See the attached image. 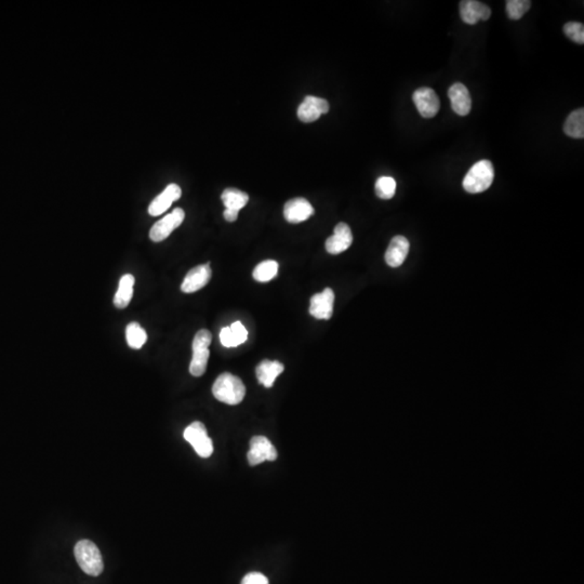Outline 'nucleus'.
I'll list each match as a JSON object with an SVG mask.
<instances>
[{
    "mask_svg": "<svg viewBox=\"0 0 584 584\" xmlns=\"http://www.w3.org/2000/svg\"><path fill=\"white\" fill-rule=\"evenodd\" d=\"M212 393L218 401L234 406L242 403L246 395V387L238 377L224 373L216 378Z\"/></svg>",
    "mask_w": 584,
    "mask_h": 584,
    "instance_id": "f257e3e1",
    "label": "nucleus"
},
{
    "mask_svg": "<svg viewBox=\"0 0 584 584\" xmlns=\"http://www.w3.org/2000/svg\"><path fill=\"white\" fill-rule=\"evenodd\" d=\"M494 179V165L490 160H482L473 165L464 179V190L471 194L485 192L492 186Z\"/></svg>",
    "mask_w": 584,
    "mask_h": 584,
    "instance_id": "f03ea898",
    "label": "nucleus"
},
{
    "mask_svg": "<svg viewBox=\"0 0 584 584\" xmlns=\"http://www.w3.org/2000/svg\"><path fill=\"white\" fill-rule=\"evenodd\" d=\"M74 553L77 563L83 573L92 577H97L102 573L104 569L102 555L100 550L97 549V546L93 542L81 540L75 545Z\"/></svg>",
    "mask_w": 584,
    "mask_h": 584,
    "instance_id": "7ed1b4c3",
    "label": "nucleus"
},
{
    "mask_svg": "<svg viewBox=\"0 0 584 584\" xmlns=\"http://www.w3.org/2000/svg\"><path fill=\"white\" fill-rule=\"evenodd\" d=\"M212 335L209 331L202 329L195 335L193 340V357L190 365V375L202 377L206 373L209 359V345H211Z\"/></svg>",
    "mask_w": 584,
    "mask_h": 584,
    "instance_id": "20e7f679",
    "label": "nucleus"
},
{
    "mask_svg": "<svg viewBox=\"0 0 584 584\" xmlns=\"http://www.w3.org/2000/svg\"><path fill=\"white\" fill-rule=\"evenodd\" d=\"M184 438L192 445L198 456L209 458L214 452L211 438L208 436L206 426L202 422H193L184 431Z\"/></svg>",
    "mask_w": 584,
    "mask_h": 584,
    "instance_id": "39448f33",
    "label": "nucleus"
},
{
    "mask_svg": "<svg viewBox=\"0 0 584 584\" xmlns=\"http://www.w3.org/2000/svg\"><path fill=\"white\" fill-rule=\"evenodd\" d=\"M186 218V212L181 208H176L172 214H167L160 221L153 225L150 230V238L154 242H160L166 239L176 228L182 224Z\"/></svg>",
    "mask_w": 584,
    "mask_h": 584,
    "instance_id": "423d86ee",
    "label": "nucleus"
},
{
    "mask_svg": "<svg viewBox=\"0 0 584 584\" xmlns=\"http://www.w3.org/2000/svg\"><path fill=\"white\" fill-rule=\"evenodd\" d=\"M412 100L418 112L424 118H433L440 112V97L433 89L428 87L419 88L413 92Z\"/></svg>",
    "mask_w": 584,
    "mask_h": 584,
    "instance_id": "0eeeda50",
    "label": "nucleus"
},
{
    "mask_svg": "<svg viewBox=\"0 0 584 584\" xmlns=\"http://www.w3.org/2000/svg\"><path fill=\"white\" fill-rule=\"evenodd\" d=\"M247 457L250 466H258L265 461H275L277 459V450L266 437L254 436L250 440V450Z\"/></svg>",
    "mask_w": 584,
    "mask_h": 584,
    "instance_id": "6e6552de",
    "label": "nucleus"
},
{
    "mask_svg": "<svg viewBox=\"0 0 584 584\" xmlns=\"http://www.w3.org/2000/svg\"><path fill=\"white\" fill-rule=\"evenodd\" d=\"M329 112V103L321 97L307 95L298 109V118L303 123H313Z\"/></svg>",
    "mask_w": 584,
    "mask_h": 584,
    "instance_id": "1a4fd4ad",
    "label": "nucleus"
},
{
    "mask_svg": "<svg viewBox=\"0 0 584 584\" xmlns=\"http://www.w3.org/2000/svg\"><path fill=\"white\" fill-rule=\"evenodd\" d=\"M335 303V293L331 288H326L321 293H316L312 297L310 305V314L316 319H331Z\"/></svg>",
    "mask_w": 584,
    "mask_h": 584,
    "instance_id": "9d476101",
    "label": "nucleus"
},
{
    "mask_svg": "<svg viewBox=\"0 0 584 584\" xmlns=\"http://www.w3.org/2000/svg\"><path fill=\"white\" fill-rule=\"evenodd\" d=\"M211 275L212 272L209 263L197 265L186 274L183 283L181 285V290L184 293L198 291L209 283Z\"/></svg>",
    "mask_w": 584,
    "mask_h": 584,
    "instance_id": "9b49d317",
    "label": "nucleus"
},
{
    "mask_svg": "<svg viewBox=\"0 0 584 584\" xmlns=\"http://www.w3.org/2000/svg\"><path fill=\"white\" fill-rule=\"evenodd\" d=\"M314 214V208L309 200L298 197L288 200L284 208V216L289 223H301Z\"/></svg>",
    "mask_w": 584,
    "mask_h": 584,
    "instance_id": "f8f14e48",
    "label": "nucleus"
},
{
    "mask_svg": "<svg viewBox=\"0 0 584 584\" xmlns=\"http://www.w3.org/2000/svg\"><path fill=\"white\" fill-rule=\"evenodd\" d=\"M352 242H353V235H352L351 228L347 223L341 222L335 226L333 235L326 240V250L328 253L331 254L342 253L351 247Z\"/></svg>",
    "mask_w": 584,
    "mask_h": 584,
    "instance_id": "ddd939ff",
    "label": "nucleus"
},
{
    "mask_svg": "<svg viewBox=\"0 0 584 584\" xmlns=\"http://www.w3.org/2000/svg\"><path fill=\"white\" fill-rule=\"evenodd\" d=\"M492 9L476 0H462L460 3V17L464 23L474 25L480 20H489Z\"/></svg>",
    "mask_w": 584,
    "mask_h": 584,
    "instance_id": "4468645a",
    "label": "nucleus"
},
{
    "mask_svg": "<svg viewBox=\"0 0 584 584\" xmlns=\"http://www.w3.org/2000/svg\"><path fill=\"white\" fill-rule=\"evenodd\" d=\"M448 97L452 109L459 116H466L472 109V99L470 92L464 83H456L448 90Z\"/></svg>",
    "mask_w": 584,
    "mask_h": 584,
    "instance_id": "2eb2a0df",
    "label": "nucleus"
},
{
    "mask_svg": "<svg viewBox=\"0 0 584 584\" xmlns=\"http://www.w3.org/2000/svg\"><path fill=\"white\" fill-rule=\"evenodd\" d=\"M182 190L178 184H169L164 192L160 193L148 207V214L152 216H160L170 208L172 202L180 200Z\"/></svg>",
    "mask_w": 584,
    "mask_h": 584,
    "instance_id": "dca6fc26",
    "label": "nucleus"
},
{
    "mask_svg": "<svg viewBox=\"0 0 584 584\" xmlns=\"http://www.w3.org/2000/svg\"><path fill=\"white\" fill-rule=\"evenodd\" d=\"M409 248H410V244L404 236L398 235L393 237L385 252V262L387 265L391 267H398L404 263L408 256Z\"/></svg>",
    "mask_w": 584,
    "mask_h": 584,
    "instance_id": "f3484780",
    "label": "nucleus"
},
{
    "mask_svg": "<svg viewBox=\"0 0 584 584\" xmlns=\"http://www.w3.org/2000/svg\"><path fill=\"white\" fill-rule=\"evenodd\" d=\"M284 369H285V367L279 361L264 359L259 363L256 373H257L258 380L261 384H263L265 387H272L276 378L283 373Z\"/></svg>",
    "mask_w": 584,
    "mask_h": 584,
    "instance_id": "a211bd4d",
    "label": "nucleus"
},
{
    "mask_svg": "<svg viewBox=\"0 0 584 584\" xmlns=\"http://www.w3.org/2000/svg\"><path fill=\"white\" fill-rule=\"evenodd\" d=\"M133 286H134V277L131 274H126L121 277L118 290L114 297V305L117 309H126L128 307L132 299Z\"/></svg>",
    "mask_w": 584,
    "mask_h": 584,
    "instance_id": "6ab92c4d",
    "label": "nucleus"
},
{
    "mask_svg": "<svg viewBox=\"0 0 584 584\" xmlns=\"http://www.w3.org/2000/svg\"><path fill=\"white\" fill-rule=\"evenodd\" d=\"M564 131L570 138H584V109H578L573 111L566 119Z\"/></svg>",
    "mask_w": 584,
    "mask_h": 584,
    "instance_id": "aec40b11",
    "label": "nucleus"
},
{
    "mask_svg": "<svg viewBox=\"0 0 584 584\" xmlns=\"http://www.w3.org/2000/svg\"><path fill=\"white\" fill-rule=\"evenodd\" d=\"M222 202L226 209L236 210L239 211L249 202V196L247 193L237 190V188H226L221 196Z\"/></svg>",
    "mask_w": 584,
    "mask_h": 584,
    "instance_id": "412c9836",
    "label": "nucleus"
},
{
    "mask_svg": "<svg viewBox=\"0 0 584 584\" xmlns=\"http://www.w3.org/2000/svg\"><path fill=\"white\" fill-rule=\"evenodd\" d=\"M278 272V263L274 260H266V261L261 262L256 266L253 270L254 281H260V283H267L272 281L273 278L276 277Z\"/></svg>",
    "mask_w": 584,
    "mask_h": 584,
    "instance_id": "4be33fe9",
    "label": "nucleus"
},
{
    "mask_svg": "<svg viewBox=\"0 0 584 584\" xmlns=\"http://www.w3.org/2000/svg\"><path fill=\"white\" fill-rule=\"evenodd\" d=\"M127 342L131 349H139L145 345L148 340L146 331L141 327L140 324L130 323L126 329Z\"/></svg>",
    "mask_w": 584,
    "mask_h": 584,
    "instance_id": "5701e85b",
    "label": "nucleus"
},
{
    "mask_svg": "<svg viewBox=\"0 0 584 584\" xmlns=\"http://www.w3.org/2000/svg\"><path fill=\"white\" fill-rule=\"evenodd\" d=\"M375 190L381 200H391L396 193V181L392 176H381L375 182Z\"/></svg>",
    "mask_w": 584,
    "mask_h": 584,
    "instance_id": "b1692460",
    "label": "nucleus"
},
{
    "mask_svg": "<svg viewBox=\"0 0 584 584\" xmlns=\"http://www.w3.org/2000/svg\"><path fill=\"white\" fill-rule=\"evenodd\" d=\"M531 7L529 0H508L506 1V13L510 20L522 19L526 12Z\"/></svg>",
    "mask_w": 584,
    "mask_h": 584,
    "instance_id": "393cba45",
    "label": "nucleus"
},
{
    "mask_svg": "<svg viewBox=\"0 0 584 584\" xmlns=\"http://www.w3.org/2000/svg\"><path fill=\"white\" fill-rule=\"evenodd\" d=\"M564 33L568 39L583 45L584 43V25L579 22H568L564 25Z\"/></svg>",
    "mask_w": 584,
    "mask_h": 584,
    "instance_id": "a878e982",
    "label": "nucleus"
},
{
    "mask_svg": "<svg viewBox=\"0 0 584 584\" xmlns=\"http://www.w3.org/2000/svg\"><path fill=\"white\" fill-rule=\"evenodd\" d=\"M230 329V331H232V335H233L236 347H238V345H242V343H245L246 341H247V329H246L245 326L242 325L240 321H236V323L232 324Z\"/></svg>",
    "mask_w": 584,
    "mask_h": 584,
    "instance_id": "bb28decb",
    "label": "nucleus"
},
{
    "mask_svg": "<svg viewBox=\"0 0 584 584\" xmlns=\"http://www.w3.org/2000/svg\"><path fill=\"white\" fill-rule=\"evenodd\" d=\"M242 584H269V580L260 573H250L242 579Z\"/></svg>",
    "mask_w": 584,
    "mask_h": 584,
    "instance_id": "cd10ccee",
    "label": "nucleus"
},
{
    "mask_svg": "<svg viewBox=\"0 0 584 584\" xmlns=\"http://www.w3.org/2000/svg\"><path fill=\"white\" fill-rule=\"evenodd\" d=\"M220 340L223 347H236L235 341H234L233 335L230 331V327H225L222 329L220 333Z\"/></svg>",
    "mask_w": 584,
    "mask_h": 584,
    "instance_id": "c85d7f7f",
    "label": "nucleus"
},
{
    "mask_svg": "<svg viewBox=\"0 0 584 584\" xmlns=\"http://www.w3.org/2000/svg\"><path fill=\"white\" fill-rule=\"evenodd\" d=\"M238 212L239 211H236V210L225 209V211H224V218L228 222H235L238 218Z\"/></svg>",
    "mask_w": 584,
    "mask_h": 584,
    "instance_id": "c756f323",
    "label": "nucleus"
}]
</instances>
